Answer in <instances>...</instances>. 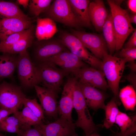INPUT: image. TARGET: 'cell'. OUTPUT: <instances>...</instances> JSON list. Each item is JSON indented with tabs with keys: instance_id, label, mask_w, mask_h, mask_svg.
<instances>
[{
	"instance_id": "4",
	"label": "cell",
	"mask_w": 136,
	"mask_h": 136,
	"mask_svg": "<svg viewBox=\"0 0 136 136\" xmlns=\"http://www.w3.org/2000/svg\"><path fill=\"white\" fill-rule=\"evenodd\" d=\"M73 105V108L76 110L78 117L75 123L76 126L83 130L85 136H88L96 132L97 128L90 113L78 81L74 88Z\"/></svg>"
},
{
	"instance_id": "15",
	"label": "cell",
	"mask_w": 136,
	"mask_h": 136,
	"mask_svg": "<svg viewBox=\"0 0 136 136\" xmlns=\"http://www.w3.org/2000/svg\"><path fill=\"white\" fill-rule=\"evenodd\" d=\"M46 61L51 62L70 73L86 67L84 62L71 52L67 50L51 57Z\"/></svg>"
},
{
	"instance_id": "27",
	"label": "cell",
	"mask_w": 136,
	"mask_h": 136,
	"mask_svg": "<svg viewBox=\"0 0 136 136\" xmlns=\"http://www.w3.org/2000/svg\"><path fill=\"white\" fill-rule=\"evenodd\" d=\"M136 115L130 117L127 114L119 111L116 116L115 123L120 128L121 132L136 126Z\"/></svg>"
},
{
	"instance_id": "6",
	"label": "cell",
	"mask_w": 136,
	"mask_h": 136,
	"mask_svg": "<svg viewBox=\"0 0 136 136\" xmlns=\"http://www.w3.org/2000/svg\"><path fill=\"white\" fill-rule=\"evenodd\" d=\"M46 17L70 27L80 29L81 26L74 16L69 0H55L44 12Z\"/></svg>"
},
{
	"instance_id": "9",
	"label": "cell",
	"mask_w": 136,
	"mask_h": 136,
	"mask_svg": "<svg viewBox=\"0 0 136 136\" xmlns=\"http://www.w3.org/2000/svg\"><path fill=\"white\" fill-rule=\"evenodd\" d=\"M33 43V62L46 61L51 57L67 50V48L60 39L51 38Z\"/></svg>"
},
{
	"instance_id": "16",
	"label": "cell",
	"mask_w": 136,
	"mask_h": 136,
	"mask_svg": "<svg viewBox=\"0 0 136 136\" xmlns=\"http://www.w3.org/2000/svg\"><path fill=\"white\" fill-rule=\"evenodd\" d=\"M81 90L88 106L94 110L104 109V94L90 85L79 81Z\"/></svg>"
},
{
	"instance_id": "13",
	"label": "cell",
	"mask_w": 136,
	"mask_h": 136,
	"mask_svg": "<svg viewBox=\"0 0 136 136\" xmlns=\"http://www.w3.org/2000/svg\"><path fill=\"white\" fill-rule=\"evenodd\" d=\"M34 87L44 113L50 117H56L58 114L57 94L45 87L36 85Z\"/></svg>"
},
{
	"instance_id": "35",
	"label": "cell",
	"mask_w": 136,
	"mask_h": 136,
	"mask_svg": "<svg viewBox=\"0 0 136 136\" xmlns=\"http://www.w3.org/2000/svg\"><path fill=\"white\" fill-rule=\"evenodd\" d=\"M20 133L17 136H43L36 128L31 127L24 130H21Z\"/></svg>"
},
{
	"instance_id": "40",
	"label": "cell",
	"mask_w": 136,
	"mask_h": 136,
	"mask_svg": "<svg viewBox=\"0 0 136 136\" xmlns=\"http://www.w3.org/2000/svg\"><path fill=\"white\" fill-rule=\"evenodd\" d=\"M29 0H17V3L22 5L25 9L28 7Z\"/></svg>"
},
{
	"instance_id": "31",
	"label": "cell",
	"mask_w": 136,
	"mask_h": 136,
	"mask_svg": "<svg viewBox=\"0 0 136 136\" xmlns=\"http://www.w3.org/2000/svg\"><path fill=\"white\" fill-rule=\"evenodd\" d=\"M28 29L13 34L0 42V53H3L6 49L16 43L26 33Z\"/></svg>"
},
{
	"instance_id": "26",
	"label": "cell",
	"mask_w": 136,
	"mask_h": 136,
	"mask_svg": "<svg viewBox=\"0 0 136 136\" xmlns=\"http://www.w3.org/2000/svg\"><path fill=\"white\" fill-rule=\"evenodd\" d=\"M117 106L114 98L104 107V109L105 110V118L104 126L107 129L111 127L115 123L116 116L119 111Z\"/></svg>"
},
{
	"instance_id": "45",
	"label": "cell",
	"mask_w": 136,
	"mask_h": 136,
	"mask_svg": "<svg viewBox=\"0 0 136 136\" xmlns=\"http://www.w3.org/2000/svg\"><path fill=\"white\" fill-rule=\"evenodd\" d=\"M0 136H7L6 135H5L2 133H1L0 132Z\"/></svg>"
},
{
	"instance_id": "7",
	"label": "cell",
	"mask_w": 136,
	"mask_h": 136,
	"mask_svg": "<svg viewBox=\"0 0 136 136\" xmlns=\"http://www.w3.org/2000/svg\"><path fill=\"white\" fill-rule=\"evenodd\" d=\"M26 97L21 87L4 80L0 82V109L15 112Z\"/></svg>"
},
{
	"instance_id": "43",
	"label": "cell",
	"mask_w": 136,
	"mask_h": 136,
	"mask_svg": "<svg viewBox=\"0 0 136 136\" xmlns=\"http://www.w3.org/2000/svg\"><path fill=\"white\" fill-rule=\"evenodd\" d=\"M114 2L117 5L120 6L123 0H113Z\"/></svg>"
},
{
	"instance_id": "36",
	"label": "cell",
	"mask_w": 136,
	"mask_h": 136,
	"mask_svg": "<svg viewBox=\"0 0 136 136\" xmlns=\"http://www.w3.org/2000/svg\"><path fill=\"white\" fill-rule=\"evenodd\" d=\"M125 48L136 47V29L132 33V35L128 41L125 45Z\"/></svg>"
},
{
	"instance_id": "5",
	"label": "cell",
	"mask_w": 136,
	"mask_h": 136,
	"mask_svg": "<svg viewBox=\"0 0 136 136\" xmlns=\"http://www.w3.org/2000/svg\"><path fill=\"white\" fill-rule=\"evenodd\" d=\"M16 69L23 88H31L40 83L36 67L27 51L19 54Z\"/></svg>"
},
{
	"instance_id": "10",
	"label": "cell",
	"mask_w": 136,
	"mask_h": 136,
	"mask_svg": "<svg viewBox=\"0 0 136 136\" xmlns=\"http://www.w3.org/2000/svg\"><path fill=\"white\" fill-rule=\"evenodd\" d=\"M76 125L60 117L53 122L33 126L43 136H78L75 130Z\"/></svg>"
},
{
	"instance_id": "37",
	"label": "cell",
	"mask_w": 136,
	"mask_h": 136,
	"mask_svg": "<svg viewBox=\"0 0 136 136\" xmlns=\"http://www.w3.org/2000/svg\"><path fill=\"white\" fill-rule=\"evenodd\" d=\"M125 78L130 83L131 85L135 90L136 88L135 72L132 71L129 74L126 76Z\"/></svg>"
},
{
	"instance_id": "22",
	"label": "cell",
	"mask_w": 136,
	"mask_h": 136,
	"mask_svg": "<svg viewBox=\"0 0 136 136\" xmlns=\"http://www.w3.org/2000/svg\"><path fill=\"white\" fill-rule=\"evenodd\" d=\"M13 114L18 119L21 130L43 123V121L37 117L29 108L25 106H24L21 111H17Z\"/></svg>"
},
{
	"instance_id": "24",
	"label": "cell",
	"mask_w": 136,
	"mask_h": 136,
	"mask_svg": "<svg viewBox=\"0 0 136 136\" xmlns=\"http://www.w3.org/2000/svg\"><path fill=\"white\" fill-rule=\"evenodd\" d=\"M104 38L111 55L116 50V38L111 13L109 14L102 29Z\"/></svg>"
},
{
	"instance_id": "23",
	"label": "cell",
	"mask_w": 136,
	"mask_h": 136,
	"mask_svg": "<svg viewBox=\"0 0 136 136\" xmlns=\"http://www.w3.org/2000/svg\"><path fill=\"white\" fill-rule=\"evenodd\" d=\"M3 18H17L31 20L24 14L18 5L14 3L5 1H0V16Z\"/></svg>"
},
{
	"instance_id": "33",
	"label": "cell",
	"mask_w": 136,
	"mask_h": 136,
	"mask_svg": "<svg viewBox=\"0 0 136 136\" xmlns=\"http://www.w3.org/2000/svg\"><path fill=\"white\" fill-rule=\"evenodd\" d=\"M119 55L126 62L134 61L136 59V47L123 48L119 52Z\"/></svg>"
},
{
	"instance_id": "21",
	"label": "cell",
	"mask_w": 136,
	"mask_h": 136,
	"mask_svg": "<svg viewBox=\"0 0 136 136\" xmlns=\"http://www.w3.org/2000/svg\"><path fill=\"white\" fill-rule=\"evenodd\" d=\"M34 29V27L31 26L16 43L6 49L3 53L19 54L27 51V48L30 47L33 43Z\"/></svg>"
},
{
	"instance_id": "14",
	"label": "cell",
	"mask_w": 136,
	"mask_h": 136,
	"mask_svg": "<svg viewBox=\"0 0 136 136\" xmlns=\"http://www.w3.org/2000/svg\"><path fill=\"white\" fill-rule=\"evenodd\" d=\"M31 20L3 18L0 19V42L9 36L26 30L31 26Z\"/></svg>"
},
{
	"instance_id": "1",
	"label": "cell",
	"mask_w": 136,
	"mask_h": 136,
	"mask_svg": "<svg viewBox=\"0 0 136 136\" xmlns=\"http://www.w3.org/2000/svg\"><path fill=\"white\" fill-rule=\"evenodd\" d=\"M103 59L101 70L107 79L109 87L114 94L117 104L119 105L120 104L118 99L119 83L126 62L123 58L108 53L104 55Z\"/></svg>"
},
{
	"instance_id": "8",
	"label": "cell",
	"mask_w": 136,
	"mask_h": 136,
	"mask_svg": "<svg viewBox=\"0 0 136 136\" xmlns=\"http://www.w3.org/2000/svg\"><path fill=\"white\" fill-rule=\"evenodd\" d=\"M60 39L72 53L83 61L94 67L101 70L102 62L89 52L76 37L72 34L63 32L60 34Z\"/></svg>"
},
{
	"instance_id": "41",
	"label": "cell",
	"mask_w": 136,
	"mask_h": 136,
	"mask_svg": "<svg viewBox=\"0 0 136 136\" xmlns=\"http://www.w3.org/2000/svg\"><path fill=\"white\" fill-rule=\"evenodd\" d=\"M134 61H129L127 66L129 67L132 72H136V64Z\"/></svg>"
},
{
	"instance_id": "19",
	"label": "cell",
	"mask_w": 136,
	"mask_h": 136,
	"mask_svg": "<svg viewBox=\"0 0 136 136\" xmlns=\"http://www.w3.org/2000/svg\"><path fill=\"white\" fill-rule=\"evenodd\" d=\"M58 31L54 21L48 18L38 17L35 32L37 41L50 39Z\"/></svg>"
},
{
	"instance_id": "2",
	"label": "cell",
	"mask_w": 136,
	"mask_h": 136,
	"mask_svg": "<svg viewBox=\"0 0 136 136\" xmlns=\"http://www.w3.org/2000/svg\"><path fill=\"white\" fill-rule=\"evenodd\" d=\"M116 38V50L122 47L129 34L135 30L130 22L127 11L116 4L113 0H108Z\"/></svg>"
},
{
	"instance_id": "25",
	"label": "cell",
	"mask_w": 136,
	"mask_h": 136,
	"mask_svg": "<svg viewBox=\"0 0 136 136\" xmlns=\"http://www.w3.org/2000/svg\"><path fill=\"white\" fill-rule=\"evenodd\" d=\"M135 90L131 85L127 86L120 90L119 97L126 110H134L136 104Z\"/></svg>"
},
{
	"instance_id": "29",
	"label": "cell",
	"mask_w": 136,
	"mask_h": 136,
	"mask_svg": "<svg viewBox=\"0 0 136 136\" xmlns=\"http://www.w3.org/2000/svg\"><path fill=\"white\" fill-rule=\"evenodd\" d=\"M95 69L85 67L77 69L72 73L79 79V81L90 85Z\"/></svg>"
},
{
	"instance_id": "30",
	"label": "cell",
	"mask_w": 136,
	"mask_h": 136,
	"mask_svg": "<svg viewBox=\"0 0 136 136\" xmlns=\"http://www.w3.org/2000/svg\"><path fill=\"white\" fill-rule=\"evenodd\" d=\"M23 104L29 108L38 118L42 121L44 120L43 110L41 105L38 103L36 98L30 99L26 97L23 100Z\"/></svg>"
},
{
	"instance_id": "44",
	"label": "cell",
	"mask_w": 136,
	"mask_h": 136,
	"mask_svg": "<svg viewBox=\"0 0 136 136\" xmlns=\"http://www.w3.org/2000/svg\"><path fill=\"white\" fill-rule=\"evenodd\" d=\"M88 136H101L96 132H93Z\"/></svg>"
},
{
	"instance_id": "39",
	"label": "cell",
	"mask_w": 136,
	"mask_h": 136,
	"mask_svg": "<svg viewBox=\"0 0 136 136\" xmlns=\"http://www.w3.org/2000/svg\"><path fill=\"white\" fill-rule=\"evenodd\" d=\"M129 8L134 14L136 12V0H129L128 1Z\"/></svg>"
},
{
	"instance_id": "42",
	"label": "cell",
	"mask_w": 136,
	"mask_h": 136,
	"mask_svg": "<svg viewBox=\"0 0 136 136\" xmlns=\"http://www.w3.org/2000/svg\"><path fill=\"white\" fill-rule=\"evenodd\" d=\"M129 18L130 21L131 23L135 24L136 23V14H134L131 15L129 16Z\"/></svg>"
},
{
	"instance_id": "32",
	"label": "cell",
	"mask_w": 136,
	"mask_h": 136,
	"mask_svg": "<svg viewBox=\"0 0 136 136\" xmlns=\"http://www.w3.org/2000/svg\"><path fill=\"white\" fill-rule=\"evenodd\" d=\"M105 76L103 71L95 69L90 85L94 87L106 90L109 87Z\"/></svg>"
},
{
	"instance_id": "18",
	"label": "cell",
	"mask_w": 136,
	"mask_h": 136,
	"mask_svg": "<svg viewBox=\"0 0 136 136\" xmlns=\"http://www.w3.org/2000/svg\"><path fill=\"white\" fill-rule=\"evenodd\" d=\"M71 10L81 26L91 28L92 24L88 15V0H69Z\"/></svg>"
},
{
	"instance_id": "17",
	"label": "cell",
	"mask_w": 136,
	"mask_h": 136,
	"mask_svg": "<svg viewBox=\"0 0 136 136\" xmlns=\"http://www.w3.org/2000/svg\"><path fill=\"white\" fill-rule=\"evenodd\" d=\"M88 12L90 21L96 31H102L103 26L109 14L103 1L96 0L90 2Z\"/></svg>"
},
{
	"instance_id": "34",
	"label": "cell",
	"mask_w": 136,
	"mask_h": 136,
	"mask_svg": "<svg viewBox=\"0 0 136 136\" xmlns=\"http://www.w3.org/2000/svg\"><path fill=\"white\" fill-rule=\"evenodd\" d=\"M0 131L11 133L19 134L21 129L12 124L6 123L3 121L0 122Z\"/></svg>"
},
{
	"instance_id": "28",
	"label": "cell",
	"mask_w": 136,
	"mask_h": 136,
	"mask_svg": "<svg viewBox=\"0 0 136 136\" xmlns=\"http://www.w3.org/2000/svg\"><path fill=\"white\" fill-rule=\"evenodd\" d=\"M51 0H30L28 6L29 11L36 16L44 13L48 8L52 2Z\"/></svg>"
},
{
	"instance_id": "46",
	"label": "cell",
	"mask_w": 136,
	"mask_h": 136,
	"mask_svg": "<svg viewBox=\"0 0 136 136\" xmlns=\"http://www.w3.org/2000/svg\"><path fill=\"white\" fill-rule=\"evenodd\" d=\"M132 136H136V133H134Z\"/></svg>"
},
{
	"instance_id": "38",
	"label": "cell",
	"mask_w": 136,
	"mask_h": 136,
	"mask_svg": "<svg viewBox=\"0 0 136 136\" xmlns=\"http://www.w3.org/2000/svg\"><path fill=\"white\" fill-rule=\"evenodd\" d=\"M14 112L12 111L4 109H0V122L10 114H13Z\"/></svg>"
},
{
	"instance_id": "20",
	"label": "cell",
	"mask_w": 136,
	"mask_h": 136,
	"mask_svg": "<svg viewBox=\"0 0 136 136\" xmlns=\"http://www.w3.org/2000/svg\"><path fill=\"white\" fill-rule=\"evenodd\" d=\"M18 59V56L15 54L5 53L0 55V81L6 78L13 80Z\"/></svg>"
},
{
	"instance_id": "12",
	"label": "cell",
	"mask_w": 136,
	"mask_h": 136,
	"mask_svg": "<svg viewBox=\"0 0 136 136\" xmlns=\"http://www.w3.org/2000/svg\"><path fill=\"white\" fill-rule=\"evenodd\" d=\"M78 78L75 76L68 78L65 84L60 99L57 106L58 113L60 117L73 121L72 113L73 108L74 88Z\"/></svg>"
},
{
	"instance_id": "11",
	"label": "cell",
	"mask_w": 136,
	"mask_h": 136,
	"mask_svg": "<svg viewBox=\"0 0 136 136\" xmlns=\"http://www.w3.org/2000/svg\"><path fill=\"white\" fill-rule=\"evenodd\" d=\"M72 32V34L96 57L103 59L104 55L108 53L106 43L102 35L74 30Z\"/></svg>"
},
{
	"instance_id": "3",
	"label": "cell",
	"mask_w": 136,
	"mask_h": 136,
	"mask_svg": "<svg viewBox=\"0 0 136 136\" xmlns=\"http://www.w3.org/2000/svg\"><path fill=\"white\" fill-rule=\"evenodd\" d=\"M37 70L40 83L45 87L56 94L60 90V86L64 77L70 73L58 68L49 61L33 62Z\"/></svg>"
}]
</instances>
